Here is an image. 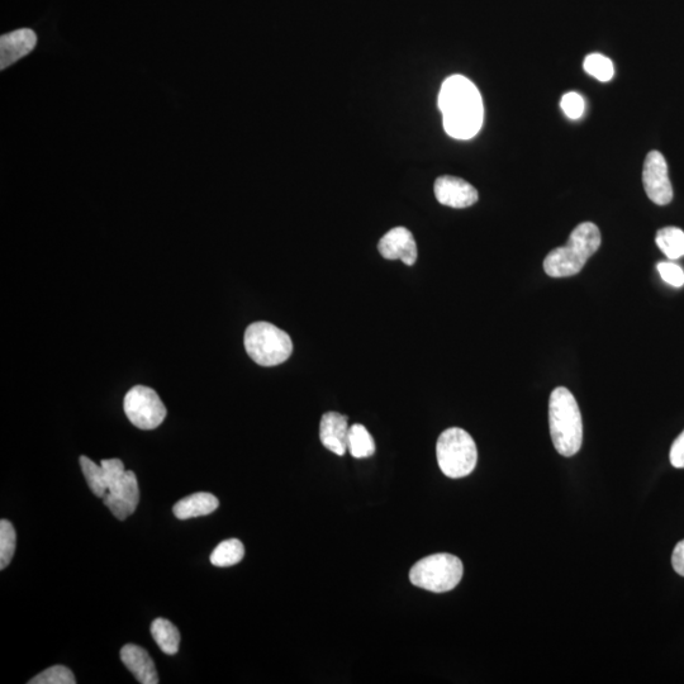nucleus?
<instances>
[{"mask_svg":"<svg viewBox=\"0 0 684 684\" xmlns=\"http://www.w3.org/2000/svg\"><path fill=\"white\" fill-rule=\"evenodd\" d=\"M643 184L646 196L658 206H667L672 202L673 188L669 180L667 161L662 152L652 151L646 155Z\"/></svg>","mask_w":684,"mask_h":684,"instance_id":"8","label":"nucleus"},{"mask_svg":"<svg viewBox=\"0 0 684 684\" xmlns=\"http://www.w3.org/2000/svg\"><path fill=\"white\" fill-rule=\"evenodd\" d=\"M80 467H82L85 481L88 482L90 489L97 497L103 498L108 492L106 479H104L102 465H97L88 456H80Z\"/></svg>","mask_w":684,"mask_h":684,"instance_id":"20","label":"nucleus"},{"mask_svg":"<svg viewBox=\"0 0 684 684\" xmlns=\"http://www.w3.org/2000/svg\"><path fill=\"white\" fill-rule=\"evenodd\" d=\"M435 197L439 203L451 208H468L478 202L477 189L465 180L449 177H440L435 182Z\"/></svg>","mask_w":684,"mask_h":684,"instance_id":"11","label":"nucleus"},{"mask_svg":"<svg viewBox=\"0 0 684 684\" xmlns=\"http://www.w3.org/2000/svg\"><path fill=\"white\" fill-rule=\"evenodd\" d=\"M437 463L446 477H467L478 462V450L473 437L459 427H451L440 435L436 444Z\"/></svg>","mask_w":684,"mask_h":684,"instance_id":"5","label":"nucleus"},{"mask_svg":"<svg viewBox=\"0 0 684 684\" xmlns=\"http://www.w3.org/2000/svg\"><path fill=\"white\" fill-rule=\"evenodd\" d=\"M549 426L554 448L560 455H576L582 448L583 421L581 410L572 392L555 388L549 401Z\"/></svg>","mask_w":684,"mask_h":684,"instance_id":"2","label":"nucleus"},{"mask_svg":"<svg viewBox=\"0 0 684 684\" xmlns=\"http://www.w3.org/2000/svg\"><path fill=\"white\" fill-rule=\"evenodd\" d=\"M601 246V232L595 223L583 222L574 228L567 245L550 251L544 260L545 273L551 278H568L581 273L589 258Z\"/></svg>","mask_w":684,"mask_h":684,"instance_id":"3","label":"nucleus"},{"mask_svg":"<svg viewBox=\"0 0 684 684\" xmlns=\"http://www.w3.org/2000/svg\"><path fill=\"white\" fill-rule=\"evenodd\" d=\"M348 417L337 412H327L321 418L320 439L327 450L342 456L348 451Z\"/></svg>","mask_w":684,"mask_h":684,"instance_id":"13","label":"nucleus"},{"mask_svg":"<svg viewBox=\"0 0 684 684\" xmlns=\"http://www.w3.org/2000/svg\"><path fill=\"white\" fill-rule=\"evenodd\" d=\"M244 344L247 355L261 367H277L293 353L291 336L270 322L251 323L246 329Z\"/></svg>","mask_w":684,"mask_h":684,"instance_id":"4","label":"nucleus"},{"mask_svg":"<svg viewBox=\"0 0 684 684\" xmlns=\"http://www.w3.org/2000/svg\"><path fill=\"white\" fill-rule=\"evenodd\" d=\"M121 660L142 684H158V669L149 653L141 646L127 644L121 649Z\"/></svg>","mask_w":684,"mask_h":684,"instance_id":"14","label":"nucleus"},{"mask_svg":"<svg viewBox=\"0 0 684 684\" xmlns=\"http://www.w3.org/2000/svg\"><path fill=\"white\" fill-rule=\"evenodd\" d=\"M73 672L64 665H54L31 679L28 684H75Z\"/></svg>","mask_w":684,"mask_h":684,"instance_id":"23","label":"nucleus"},{"mask_svg":"<svg viewBox=\"0 0 684 684\" xmlns=\"http://www.w3.org/2000/svg\"><path fill=\"white\" fill-rule=\"evenodd\" d=\"M37 45V35L31 28L6 33L0 37V69L6 70L31 54Z\"/></svg>","mask_w":684,"mask_h":684,"instance_id":"12","label":"nucleus"},{"mask_svg":"<svg viewBox=\"0 0 684 684\" xmlns=\"http://www.w3.org/2000/svg\"><path fill=\"white\" fill-rule=\"evenodd\" d=\"M446 133L456 140L472 139L483 126L482 95L463 75L449 76L439 94Z\"/></svg>","mask_w":684,"mask_h":684,"instance_id":"1","label":"nucleus"},{"mask_svg":"<svg viewBox=\"0 0 684 684\" xmlns=\"http://www.w3.org/2000/svg\"><path fill=\"white\" fill-rule=\"evenodd\" d=\"M245 548L240 540L230 539L222 541L211 555V563L215 567L226 568L239 564L244 559Z\"/></svg>","mask_w":684,"mask_h":684,"instance_id":"18","label":"nucleus"},{"mask_svg":"<svg viewBox=\"0 0 684 684\" xmlns=\"http://www.w3.org/2000/svg\"><path fill=\"white\" fill-rule=\"evenodd\" d=\"M462 560L451 554H434L413 565L410 581L416 587L435 593L453 591L462 581Z\"/></svg>","mask_w":684,"mask_h":684,"instance_id":"6","label":"nucleus"},{"mask_svg":"<svg viewBox=\"0 0 684 684\" xmlns=\"http://www.w3.org/2000/svg\"><path fill=\"white\" fill-rule=\"evenodd\" d=\"M16 545L17 535L13 525L8 520L0 521V569L4 570L11 564Z\"/></svg>","mask_w":684,"mask_h":684,"instance_id":"21","label":"nucleus"},{"mask_svg":"<svg viewBox=\"0 0 684 684\" xmlns=\"http://www.w3.org/2000/svg\"><path fill=\"white\" fill-rule=\"evenodd\" d=\"M348 450L356 459L369 458L375 453L373 436L363 425H353L349 430Z\"/></svg>","mask_w":684,"mask_h":684,"instance_id":"19","label":"nucleus"},{"mask_svg":"<svg viewBox=\"0 0 684 684\" xmlns=\"http://www.w3.org/2000/svg\"><path fill=\"white\" fill-rule=\"evenodd\" d=\"M103 502L118 520L123 521L130 517L140 502V488L136 474L132 470H126L121 483L113 491L107 492L103 497Z\"/></svg>","mask_w":684,"mask_h":684,"instance_id":"9","label":"nucleus"},{"mask_svg":"<svg viewBox=\"0 0 684 684\" xmlns=\"http://www.w3.org/2000/svg\"><path fill=\"white\" fill-rule=\"evenodd\" d=\"M565 116L570 120H578L581 118L586 109L584 99L578 93L570 92L563 95L562 102H560Z\"/></svg>","mask_w":684,"mask_h":684,"instance_id":"26","label":"nucleus"},{"mask_svg":"<svg viewBox=\"0 0 684 684\" xmlns=\"http://www.w3.org/2000/svg\"><path fill=\"white\" fill-rule=\"evenodd\" d=\"M151 635L165 654L175 655L179 652L180 633L177 626L166 619H156L151 624Z\"/></svg>","mask_w":684,"mask_h":684,"instance_id":"16","label":"nucleus"},{"mask_svg":"<svg viewBox=\"0 0 684 684\" xmlns=\"http://www.w3.org/2000/svg\"><path fill=\"white\" fill-rule=\"evenodd\" d=\"M125 413L133 426L141 430H154L163 424L166 407L154 389L136 386L127 392L125 397Z\"/></svg>","mask_w":684,"mask_h":684,"instance_id":"7","label":"nucleus"},{"mask_svg":"<svg viewBox=\"0 0 684 684\" xmlns=\"http://www.w3.org/2000/svg\"><path fill=\"white\" fill-rule=\"evenodd\" d=\"M380 255L387 260H401L412 266L417 260V245L411 231L406 227H396L388 231L378 244Z\"/></svg>","mask_w":684,"mask_h":684,"instance_id":"10","label":"nucleus"},{"mask_svg":"<svg viewBox=\"0 0 684 684\" xmlns=\"http://www.w3.org/2000/svg\"><path fill=\"white\" fill-rule=\"evenodd\" d=\"M657 268L660 277H662L665 283L672 285L674 288L683 287L684 272L681 266L672 263V261H663V263L658 264Z\"/></svg>","mask_w":684,"mask_h":684,"instance_id":"25","label":"nucleus"},{"mask_svg":"<svg viewBox=\"0 0 684 684\" xmlns=\"http://www.w3.org/2000/svg\"><path fill=\"white\" fill-rule=\"evenodd\" d=\"M655 242L669 260L684 256V232L678 227H664L658 231Z\"/></svg>","mask_w":684,"mask_h":684,"instance_id":"17","label":"nucleus"},{"mask_svg":"<svg viewBox=\"0 0 684 684\" xmlns=\"http://www.w3.org/2000/svg\"><path fill=\"white\" fill-rule=\"evenodd\" d=\"M669 459L674 468L684 469V431L674 440Z\"/></svg>","mask_w":684,"mask_h":684,"instance_id":"27","label":"nucleus"},{"mask_svg":"<svg viewBox=\"0 0 684 684\" xmlns=\"http://www.w3.org/2000/svg\"><path fill=\"white\" fill-rule=\"evenodd\" d=\"M104 479L108 487V492L116 488L125 477V464L120 459H108L101 462Z\"/></svg>","mask_w":684,"mask_h":684,"instance_id":"24","label":"nucleus"},{"mask_svg":"<svg viewBox=\"0 0 684 684\" xmlns=\"http://www.w3.org/2000/svg\"><path fill=\"white\" fill-rule=\"evenodd\" d=\"M584 70L593 78L600 80L602 83L610 82L614 78L615 68L612 61L608 57L601 54H591L584 60Z\"/></svg>","mask_w":684,"mask_h":684,"instance_id":"22","label":"nucleus"},{"mask_svg":"<svg viewBox=\"0 0 684 684\" xmlns=\"http://www.w3.org/2000/svg\"><path fill=\"white\" fill-rule=\"evenodd\" d=\"M672 565L679 576L684 577V540L679 541L673 550Z\"/></svg>","mask_w":684,"mask_h":684,"instance_id":"28","label":"nucleus"},{"mask_svg":"<svg viewBox=\"0 0 684 684\" xmlns=\"http://www.w3.org/2000/svg\"><path fill=\"white\" fill-rule=\"evenodd\" d=\"M220 506V501L211 493H194L175 503L173 512L179 520L196 519V517L211 515Z\"/></svg>","mask_w":684,"mask_h":684,"instance_id":"15","label":"nucleus"}]
</instances>
